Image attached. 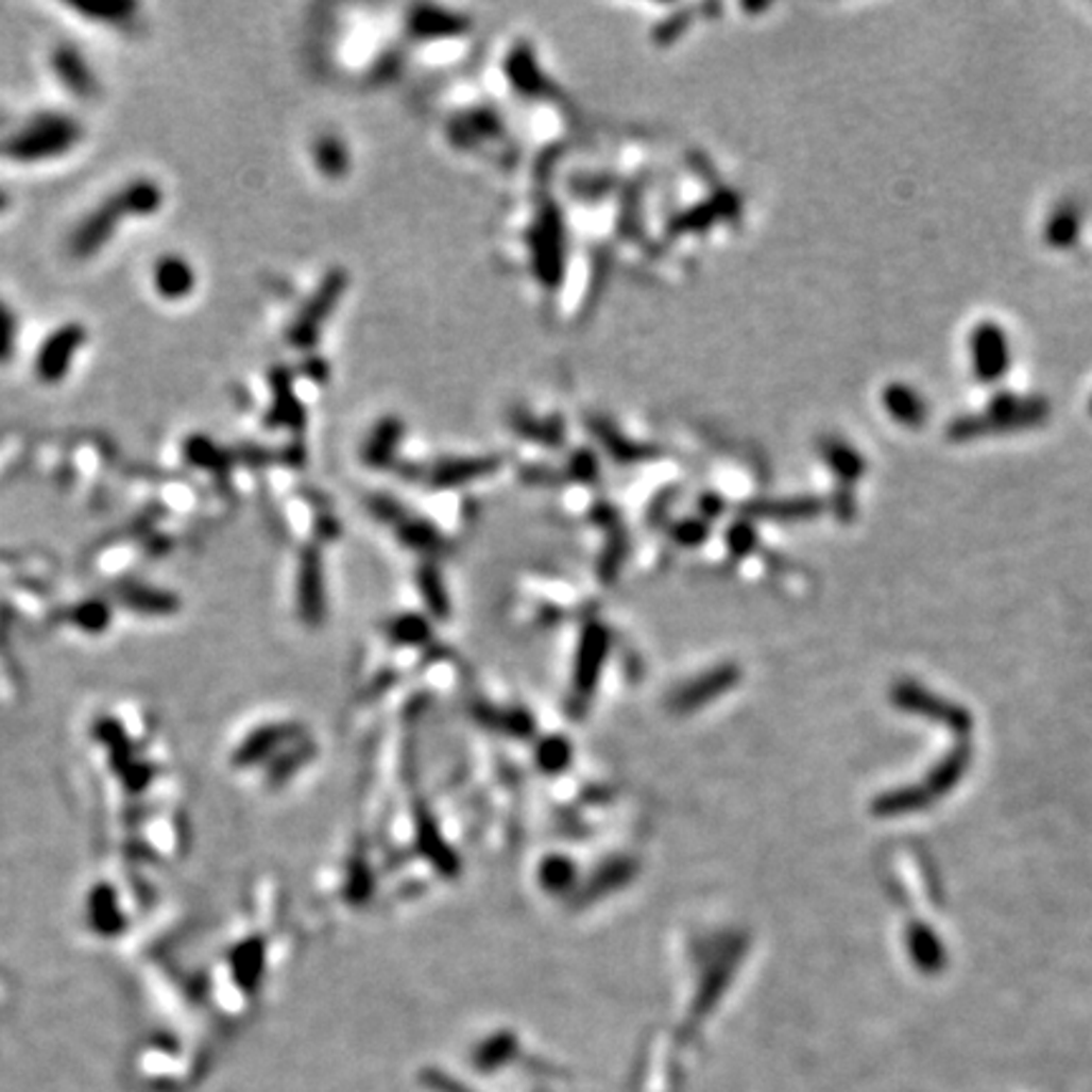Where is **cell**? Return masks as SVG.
Masks as SVG:
<instances>
[{"label": "cell", "mask_w": 1092, "mask_h": 1092, "mask_svg": "<svg viewBox=\"0 0 1092 1092\" xmlns=\"http://www.w3.org/2000/svg\"><path fill=\"white\" fill-rule=\"evenodd\" d=\"M117 198L124 205L126 216H152L163 205V190L152 180H135L124 190H119Z\"/></svg>", "instance_id": "cell-8"}, {"label": "cell", "mask_w": 1092, "mask_h": 1092, "mask_svg": "<svg viewBox=\"0 0 1092 1092\" xmlns=\"http://www.w3.org/2000/svg\"><path fill=\"white\" fill-rule=\"evenodd\" d=\"M344 289H347V276H342L339 271H331L324 278L322 286L314 291V296L309 298V304L298 311L294 326L289 329V339L296 349L314 347L319 335H322V324L335 311L337 298L342 296Z\"/></svg>", "instance_id": "cell-3"}, {"label": "cell", "mask_w": 1092, "mask_h": 1092, "mask_svg": "<svg viewBox=\"0 0 1092 1092\" xmlns=\"http://www.w3.org/2000/svg\"><path fill=\"white\" fill-rule=\"evenodd\" d=\"M119 218H126V210L115 195L106 200L102 208L91 212V216L74 231V236H71V251H74V256L86 258L99 249H104L106 241L112 238V233L117 231Z\"/></svg>", "instance_id": "cell-5"}, {"label": "cell", "mask_w": 1092, "mask_h": 1092, "mask_svg": "<svg viewBox=\"0 0 1092 1092\" xmlns=\"http://www.w3.org/2000/svg\"><path fill=\"white\" fill-rule=\"evenodd\" d=\"M79 139V126L66 117H44L11 139L8 150L18 159H44L71 150Z\"/></svg>", "instance_id": "cell-2"}, {"label": "cell", "mask_w": 1092, "mask_h": 1092, "mask_svg": "<svg viewBox=\"0 0 1092 1092\" xmlns=\"http://www.w3.org/2000/svg\"><path fill=\"white\" fill-rule=\"evenodd\" d=\"M76 11L84 13V16H89V18H102V21H124V18L130 16L132 11H135V5H126V3H79Z\"/></svg>", "instance_id": "cell-11"}, {"label": "cell", "mask_w": 1092, "mask_h": 1092, "mask_svg": "<svg viewBox=\"0 0 1092 1092\" xmlns=\"http://www.w3.org/2000/svg\"><path fill=\"white\" fill-rule=\"evenodd\" d=\"M314 163L319 172H324L326 177H339L344 170H347V148L342 144V139L337 137H322L314 148Z\"/></svg>", "instance_id": "cell-9"}, {"label": "cell", "mask_w": 1092, "mask_h": 1092, "mask_svg": "<svg viewBox=\"0 0 1092 1092\" xmlns=\"http://www.w3.org/2000/svg\"><path fill=\"white\" fill-rule=\"evenodd\" d=\"M155 291L168 302H177L192 294L195 289V271L183 256H163L152 271Z\"/></svg>", "instance_id": "cell-6"}, {"label": "cell", "mask_w": 1092, "mask_h": 1092, "mask_svg": "<svg viewBox=\"0 0 1092 1092\" xmlns=\"http://www.w3.org/2000/svg\"><path fill=\"white\" fill-rule=\"evenodd\" d=\"M16 337H18V324L13 311L0 302V364L11 362L13 352H16Z\"/></svg>", "instance_id": "cell-10"}, {"label": "cell", "mask_w": 1092, "mask_h": 1092, "mask_svg": "<svg viewBox=\"0 0 1092 1092\" xmlns=\"http://www.w3.org/2000/svg\"><path fill=\"white\" fill-rule=\"evenodd\" d=\"M5 208H8V195H5V192L0 190V212H3Z\"/></svg>", "instance_id": "cell-12"}, {"label": "cell", "mask_w": 1092, "mask_h": 1092, "mask_svg": "<svg viewBox=\"0 0 1092 1092\" xmlns=\"http://www.w3.org/2000/svg\"><path fill=\"white\" fill-rule=\"evenodd\" d=\"M84 342L86 329L82 324H66L62 329L53 331L36 352V362H33L36 377L44 379L46 385L64 379L69 375L74 357L82 352Z\"/></svg>", "instance_id": "cell-4"}, {"label": "cell", "mask_w": 1092, "mask_h": 1092, "mask_svg": "<svg viewBox=\"0 0 1092 1092\" xmlns=\"http://www.w3.org/2000/svg\"><path fill=\"white\" fill-rule=\"evenodd\" d=\"M436 135L453 157L473 170L524 177L529 168L509 112L485 91L481 79L445 86L436 102Z\"/></svg>", "instance_id": "cell-1"}, {"label": "cell", "mask_w": 1092, "mask_h": 1092, "mask_svg": "<svg viewBox=\"0 0 1092 1092\" xmlns=\"http://www.w3.org/2000/svg\"><path fill=\"white\" fill-rule=\"evenodd\" d=\"M53 69H56L58 79L79 97H89L97 89V82L91 76L89 66L84 64V56H79L69 46L53 53Z\"/></svg>", "instance_id": "cell-7"}]
</instances>
